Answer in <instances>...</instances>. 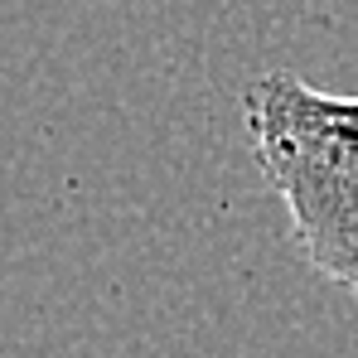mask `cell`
Segmentation results:
<instances>
[{"mask_svg": "<svg viewBox=\"0 0 358 358\" xmlns=\"http://www.w3.org/2000/svg\"><path fill=\"white\" fill-rule=\"evenodd\" d=\"M242 117L305 262L358 296V97L266 73L247 87Z\"/></svg>", "mask_w": 358, "mask_h": 358, "instance_id": "6da1fadb", "label": "cell"}]
</instances>
